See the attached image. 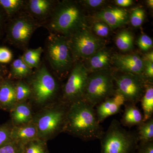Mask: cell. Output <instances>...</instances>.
<instances>
[{"instance_id":"27","label":"cell","mask_w":153,"mask_h":153,"mask_svg":"<svg viewBox=\"0 0 153 153\" xmlns=\"http://www.w3.org/2000/svg\"><path fill=\"white\" fill-rule=\"evenodd\" d=\"M137 126V133L140 142H149L153 141V117L146 121L143 122Z\"/></svg>"},{"instance_id":"13","label":"cell","mask_w":153,"mask_h":153,"mask_svg":"<svg viewBox=\"0 0 153 153\" xmlns=\"http://www.w3.org/2000/svg\"><path fill=\"white\" fill-rule=\"evenodd\" d=\"M57 2L54 0H27L24 11L42 26L51 16Z\"/></svg>"},{"instance_id":"3","label":"cell","mask_w":153,"mask_h":153,"mask_svg":"<svg viewBox=\"0 0 153 153\" xmlns=\"http://www.w3.org/2000/svg\"><path fill=\"white\" fill-rule=\"evenodd\" d=\"M69 105L60 100L39 108L33 121L38 138L47 142L63 132Z\"/></svg>"},{"instance_id":"7","label":"cell","mask_w":153,"mask_h":153,"mask_svg":"<svg viewBox=\"0 0 153 153\" xmlns=\"http://www.w3.org/2000/svg\"><path fill=\"white\" fill-rule=\"evenodd\" d=\"M113 72L109 68L88 74L82 100L95 107L116 93Z\"/></svg>"},{"instance_id":"11","label":"cell","mask_w":153,"mask_h":153,"mask_svg":"<svg viewBox=\"0 0 153 153\" xmlns=\"http://www.w3.org/2000/svg\"><path fill=\"white\" fill-rule=\"evenodd\" d=\"M113 75L116 92L123 96L126 102L136 105L140 101L147 83L142 76L121 72Z\"/></svg>"},{"instance_id":"29","label":"cell","mask_w":153,"mask_h":153,"mask_svg":"<svg viewBox=\"0 0 153 153\" xmlns=\"http://www.w3.org/2000/svg\"><path fill=\"white\" fill-rule=\"evenodd\" d=\"M13 126L10 120L0 125V148L13 141L11 135Z\"/></svg>"},{"instance_id":"35","label":"cell","mask_w":153,"mask_h":153,"mask_svg":"<svg viewBox=\"0 0 153 153\" xmlns=\"http://www.w3.org/2000/svg\"><path fill=\"white\" fill-rule=\"evenodd\" d=\"M137 44L142 50L144 51H148L152 47V39L147 35L143 34L139 38Z\"/></svg>"},{"instance_id":"28","label":"cell","mask_w":153,"mask_h":153,"mask_svg":"<svg viewBox=\"0 0 153 153\" xmlns=\"http://www.w3.org/2000/svg\"><path fill=\"white\" fill-rule=\"evenodd\" d=\"M23 153H49L47 142L37 138L25 143Z\"/></svg>"},{"instance_id":"37","label":"cell","mask_w":153,"mask_h":153,"mask_svg":"<svg viewBox=\"0 0 153 153\" xmlns=\"http://www.w3.org/2000/svg\"><path fill=\"white\" fill-rule=\"evenodd\" d=\"M106 1L103 0H84L81 1L83 6L90 8H96L103 5Z\"/></svg>"},{"instance_id":"30","label":"cell","mask_w":153,"mask_h":153,"mask_svg":"<svg viewBox=\"0 0 153 153\" xmlns=\"http://www.w3.org/2000/svg\"><path fill=\"white\" fill-rule=\"evenodd\" d=\"M146 13L143 9L137 7L134 9L130 15L129 21L134 27H137L142 25L144 21Z\"/></svg>"},{"instance_id":"25","label":"cell","mask_w":153,"mask_h":153,"mask_svg":"<svg viewBox=\"0 0 153 153\" xmlns=\"http://www.w3.org/2000/svg\"><path fill=\"white\" fill-rule=\"evenodd\" d=\"M117 47L123 52H128L134 47V37L131 32L127 30L121 31L115 38Z\"/></svg>"},{"instance_id":"39","label":"cell","mask_w":153,"mask_h":153,"mask_svg":"<svg viewBox=\"0 0 153 153\" xmlns=\"http://www.w3.org/2000/svg\"><path fill=\"white\" fill-rule=\"evenodd\" d=\"M8 70L4 65L0 64V84L6 77H7Z\"/></svg>"},{"instance_id":"16","label":"cell","mask_w":153,"mask_h":153,"mask_svg":"<svg viewBox=\"0 0 153 153\" xmlns=\"http://www.w3.org/2000/svg\"><path fill=\"white\" fill-rule=\"evenodd\" d=\"M17 103L15 80L6 77L0 84V110L10 112Z\"/></svg>"},{"instance_id":"17","label":"cell","mask_w":153,"mask_h":153,"mask_svg":"<svg viewBox=\"0 0 153 153\" xmlns=\"http://www.w3.org/2000/svg\"><path fill=\"white\" fill-rule=\"evenodd\" d=\"M11 123L13 126L20 125L33 121L34 113L29 101L17 103L10 111Z\"/></svg>"},{"instance_id":"18","label":"cell","mask_w":153,"mask_h":153,"mask_svg":"<svg viewBox=\"0 0 153 153\" xmlns=\"http://www.w3.org/2000/svg\"><path fill=\"white\" fill-rule=\"evenodd\" d=\"M11 135L13 141L24 144L38 138L37 127L33 121L20 125L13 126Z\"/></svg>"},{"instance_id":"15","label":"cell","mask_w":153,"mask_h":153,"mask_svg":"<svg viewBox=\"0 0 153 153\" xmlns=\"http://www.w3.org/2000/svg\"><path fill=\"white\" fill-rule=\"evenodd\" d=\"M126 101L123 96L116 92L112 97L107 99L97 105L95 112L98 122H102L110 116L120 112L121 107L125 104Z\"/></svg>"},{"instance_id":"31","label":"cell","mask_w":153,"mask_h":153,"mask_svg":"<svg viewBox=\"0 0 153 153\" xmlns=\"http://www.w3.org/2000/svg\"><path fill=\"white\" fill-rule=\"evenodd\" d=\"M110 29L106 23L100 21L96 22L93 26L94 35L100 38L107 37L109 34Z\"/></svg>"},{"instance_id":"41","label":"cell","mask_w":153,"mask_h":153,"mask_svg":"<svg viewBox=\"0 0 153 153\" xmlns=\"http://www.w3.org/2000/svg\"><path fill=\"white\" fill-rule=\"evenodd\" d=\"M145 59H143V60H149L151 62H153V51H151L146 55L145 57Z\"/></svg>"},{"instance_id":"5","label":"cell","mask_w":153,"mask_h":153,"mask_svg":"<svg viewBox=\"0 0 153 153\" xmlns=\"http://www.w3.org/2000/svg\"><path fill=\"white\" fill-rule=\"evenodd\" d=\"M100 153H134L139 143L137 132L128 131L113 120L100 139Z\"/></svg>"},{"instance_id":"32","label":"cell","mask_w":153,"mask_h":153,"mask_svg":"<svg viewBox=\"0 0 153 153\" xmlns=\"http://www.w3.org/2000/svg\"><path fill=\"white\" fill-rule=\"evenodd\" d=\"M24 144L23 143L13 141L0 148V153H23Z\"/></svg>"},{"instance_id":"21","label":"cell","mask_w":153,"mask_h":153,"mask_svg":"<svg viewBox=\"0 0 153 153\" xmlns=\"http://www.w3.org/2000/svg\"><path fill=\"white\" fill-rule=\"evenodd\" d=\"M33 71L20 56L11 62L7 77L14 80L25 79L31 75Z\"/></svg>"},{"instance_id":"33","label":"cell","mask_w":153,"mask_h":153,"mask_svg":"<svg viewBox=\"0 0 153 153\" xmlns=\"http://www.w3.org/2000/svg\"><path fill=\"white\" fill-rule=\"evenodd\" d=\"M143 61L144 68L143 74V78L147 83H153V62L149 60H143Z\"/></svg>"},{"instance_id":"34","label":"cell","mask_w":153,"mask_h":153,"mask_svg":"<svg viewBox=\"0 0 153 153\" xmlns=\"http://www.w3.org/2000/svg\"><path fill=\"white\" fill-rule=\"evenodd\" d=\"M13 52L7 47H0V64H8L11 63L13 60Z\"/></svg>"},{"instance_id":"9","label":"cell","mask_w":153,"mask_h":153,"mask_svg":"<svg viewBox=\"0 0 153 153\" xmlns=\"http://www.w3.org/2000/svg\"><path fill=\"white\" fill-rule=\"evenodd\" d=\"M88 71L84 63H75L62 89L60 100L69 105L82 100L87 84Z\"/></svg>"},{"instance_id":"14","label":"cell","mask_w":153,"mask_h":153,"mask_svg":"<svg viewBox=\"0 0 153 153\" xmlns=\"http://www.w3.org/2000/svg\"><path fill=\"white\" fill-rule=\"evenodd\" d=\"M95 18L105 22L111 29L121 27L129 22L130 14L120 7H112L101 10L95 15Z\"/></svg>"},{"instance_id":"26","label":"cell","mask_w":153,"mask_h":153,"mask_svg":"<svg viewBox=\"0 0 153 153\" xmlns=\"http://www.w3.org/2000/svg\"><path fill=\"white\" fill-rule=\"evenodd\" d=\"M15 90L17 103L30 101L32 92L30 85L25 79L15 80Z\"/></svg>"},{"instance_id":"8","label":"cell","mask_w":153,"mask_h":153,"mask_svg":"<svg viewBox=\"0 0 153 153\" xmlns=\"http://www.w3.org/2000/svg\"><path fill=\"white\" fill-rule=\"evenodd\" d=\"M6 24V38L14 47L26 50L33 33L42 25L26 12L10 19Z\"/></svg>"},{"instance_id":"1","label":"cell","mask_w":153,"mask_h":153,"mask_svg":"<svg viewBox=\"0 0 153 153\" xmlns=\"http://www.w3.org/2000/svg\"><path fill=\"white\" fill-rule=\"evenodd\" d=\"M94 106L81 100L69 105L63 132L83 141L100 139L104 133Z\"/></svg>"},{"instance_id":"20","label":"cell","mask_w":153,"mask_h":153,"mask_svg":"<svg viewBox=\"0 0 153 153\" xmlns=\"http://www.w3.org/2000/svg\"><path fill=\"white\" fill-rule=\"evenodd\" d=\"M143 122V116L136 104L128 103L126 105L124 112L120 123L124 126L131 128L138 126Z\"/></svg>"},{"instance_id":"38","label":"cell","mask_w":153,"mask_h":153,"mask_svg":"<svg viewBox=\"0 0 153 153\" xmlns=\"http://www.w3.org/2000/svg\"><path fill=\"white\" fill-rule=\"evenodd\" d=\"M8 21V19L5 13L0 7V37L2 36L4 30L5 29L6 22Z\"/></svg>"},{"instance_id":"2","label":"cell","mask_w":153,"mask_h":153,"mask_svg":"<svg viewBox=\"0 0 153 153\" xmlns=\"http://www.w3.org/2000/svg\"><path fill=\"white\" fill-rule=\"evenodd\" d=\"M86 16L80 3L71 0L57 1L51 16L42 26L49 33L69 38L79 30L87 29Z\"/></svg>"},{"instance_id":"40","label":"cell","mask_w":153,"mask_h":153,"mask_svg":"<svg viewBox=\"0 0 153 153\" xmlns=\"http://www.w3.org/2000/svg\"><path fill=\"white\" fill-rule=\"evenodd\" d=\"M115 3L117 6L120 7H128L131 6L133 3L132 0H116Z\"/></svg>"},{"instance_id":"22","label":"cell","mask_w":153,"mask_h":153,"mask_svg":"<svg viewBox=\"0 0 153 153\" xmlns=\"http://www.w3.org/2000/svg\"><path fill=\"white\" fill-rule=\"evenodd\" d=\"M25 3L26 0H0V7L9 20L25 12Z\"/></svg>"},{"instance_id":"23","label":"cell","mask_w":153,"mask_h":153,"mask_svg":"<svg viewBox=\"0 0 153 153\" xmlns=\"http://www.w3.org/2000/svg\"><path fill=\"white\" fill-rule=\"evenodd\" d=\"M143 112V122L153 117V83H147L143 94L140 100Z\"/></svg>"},{"instance_id":"4","label":"cell","mask_w":153,"mask_h":153,"mask_svg":"<svg viewBox=\"0 0 153 153\" xmlns=\"http://www.w3.org/2000/svg\"><path fill=\"white\" fill-rule=\"evenodd\" d=\"M31 88L30 102L39 108L60 100V86L55 77L44 63H41L29 77L25 79Z\"/></svg>"},{"instance_id":"36","label":"cell","mask_w":153,"mask_h":153,"mask_svg":"<svg viewBox=\"0 0 153 153\" xmlns=\"http://www.w3.org/2000/svg\"><path fill=\"white\" fill-rule=\"evenodd\" d=\"M137 150V153H153V141L140 142Z\"/></svg>"},{"instance_id":"42","label":"cell","mask_w":153,"mask_h":153,"mask_svg":"<svg viewBox=\"0 0 153 153\" xmlns=\"http://www.w3.org/2000/svg\"><path fill=\"white\" fill-rule=\"evenodd\" d=\"M147 5L151 9H153V0H148L146 1Z\"/></svg>"},{"instance_id":"6","label":"cell","mask_w":153,"mask_h":153,"mask_svg":"<svg viewBox=\"0 0 153 153\" xmlns=\"http://www.w3.org/2000/svg\"><path fill=\"white\" fill-rule=\"evenodd\" d=\"M44 52L49 65L56 74L62 75L71 71L74 61L68 38L49 33Z\"/></svg>"},{"instance_id":"24","label":"cell","mask_w":153,"mask_h":153,"mask_svg":"<svg viewBox=\"0 0 153 153\" xmlns=\"http://www.w3.org/2000/svg\"><path fill=\"white\" fill-rule=\"evenodd\" d=\"M44 52V49L41 47L36 49L28 48L24 51L22 58L30 68L36 69L41 65V55Z\"/></svg>"},{"instance_id":"12","label":"cell","mask_w":153,"mask_h":153,"mask_svg":"<svg viewBox=\"0 0 153 153\" xmlns=\"http://www.w3.org/2000/svg\"><path fill=\"white\" fill-rule=\"evenodd\" d=\"M111 60L116 68L120 72L136 74L143 77L144 63L142 58L138 55L116 54L111 57Z\"/></svg>"},{"instance_id":"19","label":"cell","mask_w":153,"mask_h":153,"mask_svg":"<svg viewBox=\"0 0 153 153\" xmlns=\"http://www.w3.org/2000/svg\"><path fill=\"white\" fill-rule=\"evenodd\" d=\"M111 57L109 52L102 49L94 54L87 59L84 64L88 73L109 68Z\"/></svg>"},{"instance_id":"10","label":"cell","mask_w":153,"mask_h":153,"mask_svg":"<svg viewBox=\"0 0 153 153\" xmlns=\"http://www.w3.org/2000/svg\"><path fill=\"white\" fill-rule=\"evenodd\" d=\"M68 38L74 62L80 59H88L104 48V41L87 28L79 30Z\"/></svg>"}]
</instances>
